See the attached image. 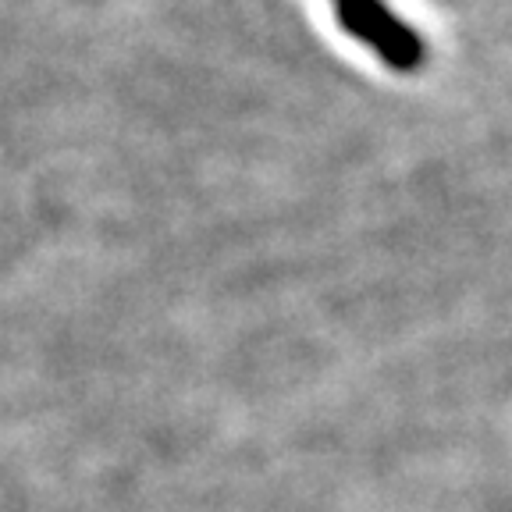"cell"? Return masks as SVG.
Masks as SVG:
<instances>
[{
	"label": "cell",
	"mask_w": 512,
	"mask_h": 512,
	"mask_svg": "<svg viewBox=\"0 0 512 512\" xmlns=\"http://www.w3.org/2000/svg\"><path fill=\"white\" fill-rule=\"evenodd\" d=\"M335 18L345 36L374 50L392 72L413 75L427 64V43L424 36L395 15L384 0H331Z\"/></svg>",
	"instance_id": "6da1fadb"
}]
</instances>
